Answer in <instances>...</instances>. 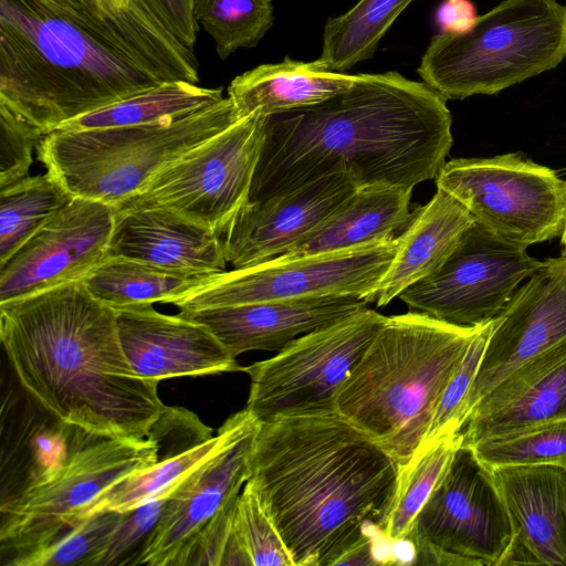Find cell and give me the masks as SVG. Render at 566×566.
I'll return each mask as SVG.
<instances>
[{
	"mask_svg": "<svg viewBox=\"0 0 566 566\" xmlns=\"http://www.w3.org/2000/svg\"><path fill=\"white\" fill-rule=\"evenodd\" d=\"M564 342L566 256L562 254L544 260L493 321L476 377L461 410L460 429L474 406L505 377Z\"/></svg>",
	"mask_w": 566,
	"mask_h": 566,
	"instance_id": "cell-17",
	"label": "cell"
},
{
	"mask_svg": "<svg viewBox=\"0 0 566 566\" xmlns=\"http://www.w3.org/2000/svg\"><path fill=\"white\" fill-rule=\"evenodd\" d=\"M231 426L229 417L213 436L191 411L166 406L150 430L158 448L156 462L105 491L86 517L106 510L124 513L172 492L186 475L220 449Z\"/></svg>",
	"mask_w": 566,
	"mask_h": 566,
	"instance_id": "cell-22",
	"label": "cell"
},
{
	"mask_svg": "<svg viewBox=\"0 0 566 566\" xmlns=\"http://www.w3.org/2000/svg\"><path fill=\"white\" fill-rule=\"evenodd\" d=\"M434 180L475 222L511 244L527 249L563 232L566 180L518 154L451 159Z\"/></svg>",
	"mask_w": 566,
	"mask_h": 566,
	"instance_id": "cell-12",
	"label": "cell"
},
{
	"mask_svg": "<svg viewBox=\"0 0 566 566\" xmlns=\"http://www.w3.org/2000/svg\"><path fill=\"white\" fill-rule=\"evenodd\" d=\"M355 76L332 71L318 59L303 62L286 56L279 63L261 64L234 77L228 97L240 118L268 117L321 103L345 91Z\"/></svg>",
	"mask_w": 566,
	"mask_h": 566,
	"instance_id": "cell-26",
	"label": "cell"
},
{
	"mask_svg": "<svg viewBox=\"0 0 566 566\" xmlns=\"http://www.w3.org/2000/svg\"><path fill=\"white\" fill-rule=\"evenodd\" d=\"M0 338L21 386L91 433L145 440L166 406L120 344L116 312L82 281L0 304Z\"/></svg>",
	"mask_w": 566,
	"mask_h": 566,
	"instance_id": "cell-3",
	"label": "cell"
},
{
	"mask_svg": "<svg viewBox=\"0 0 566 566\" xmlns=\"http://www.w3.org/2000/svg\"><path fill=\"white\" fill-rule=\"evenodd\" d=\"M511 541L492 469L460 442L403 541L412 565L501 566Z\"/></svg>",
	"mask_w": 566,
	"mask_h": 566,
	"instance_id": "cell-11",
	"label": "cell"
},
{
	"mask_svg": "<svg viewBox=\"0 0 566 566\" xmlns=\"http://www.w3.org/2000/svg\"><path fill=\"white\" fill-rule=\"evenodd\" d=\"M74 197L50 174L0 188V264Z\"/></svg>",
	"mask_w": 566,
	"mask_h": 566,
	"instance_id": "cell-31",
	"label": "cell"
},
{
	"mask_svg": "<svg viewBox=\"0 0 566 566\" xmlns=\"http://www.w3.org/2000/svg\"><path fill=\"white\" fill-rule=\"evenodd\" d=\"M117 511L88 515L51 545L12 559L9 566H95L122 518Z\"/></svg>",
	"mask_w": 566,
	"mask_h": 566,
	"instance_id": "cell-36",
	"label": "cell"
},
{
	"mask_svg": "<svg viewBox=\"0 0 566 566\" xmlns=\"http://www.w3.org/2000/svg\"><path fill=\"white\" fill-rule=\"evenodd\" d=\"M480 327L413 311L387 316L342 386L336 412L406 464L423 442L438 400Z\"/></svg>",
	"mask_w": 566,
	"mask_h": 566,
	"instance_id": "cell-5",
	"label": "cell"
},
{
	"mask_svg": "<svg viewBox=\"0 0 566 566\" xmlns=\"http://www.w3.org/2000/svg\"><path fill=\"white\" fill-rule=\"evenodd\" d=\"M415 0H359L347 12L329 18L323 30L318 60L345 72L370 59L396 19Z\"/></svg>",
	"mask_w": 566,
	"mask_h": 566,
	"instance_id": "cell-30",
	"label": "cell"
},
{
	"mask_svg": "<svg viewBox=\"0 0 566 566\" xmlns=\"http://www.w3.org/2000/svg\"><path fill=\"white\" fill-rule=\"evenodd\" d=\"M400 464L337 412L261 423L249 482L294 566H337L354 548L392 547L385 526Z\"/></svg>",
	"mask_w": 566,
	"mask_h": 566,
	"instance_id": "cell-2",
	"label": "cell"
},
{
	"mask_svg": "<svg viewBox=\"0 0 566 566\" xmlns=\"http://www.w3.org/2000/svg\"><path fill=\"white\" fill-rule=\"evenodd\" d=\"M492 471L512 527L501 566H566V468L520 464Z\"/></svg>",
	"mask_w": 566,
	"mask_h": 566,
	"instance_id": "cell-20",
	"label": "cell"
},
{
	"mask_svg": "<svg viewBox=\"0 0 566 566\" xmlns=\"http://www.w3.org/2000/svg\"><path fill=\"white\" fill-rule=\"evenodd\" d=\"M113 206L74 197L3 264L0 304L83 281L108 258Z\"/></svg>",
	"mask_w": 566,
	"mask_h": 566,
	"instance_id": "cell-16",
	"label": "cell"
},
{
	"mask_svg": "<svg viewBox=\"0 0 566 566\" xmlns=\"http://www.w3.org/2000/svg\"><path fill=\"white\" fill-rule=\"evenodd\" d=\"M356 296H324L180 311L208 327L235 358L250 350H280L297 337L365 307Z\"/></svg>",
	"mask_w": 566,
	"mask_h": 566,
	"instance_id": "cell-21",
	"label": "cell"
},
{
	"mask_svg": "<svg viewBox=\"0 0 566 566\" xmlns=\"http://www.w3.org/2000/svg\"><path fill=\"white\" fill-rule=\"evenodd\" d=\"M108 258L193 273H219L228 264L220 235L163 209L116 212Z\"/></svg>",
	"mask_w": 566,
	"mask_h": 566,
	"instance_id": "cell-24",
	"label": "cell"
},
{
	"mask_svg": "<svg viewBox=\"0 0 566 566\" xmlns=\"http://www.w3.org/2000/svg\"><path fill=\"white\" fill-rule=\"evenodd\" d=\"M231 420L226 442L170 493L138 565L187 566L193 549L237 502L250 478V458L261 423L245 408Z\"/></svg>",
	"mask_w": 566,
	"mask_h": 566,
	"instance_id": "cell-15",
	"label": "cell"
},
{
	"mask_svg": "<svg viewBox=\"0 0 566 566\" xmlns=\"http://www.w3.org/2000/svg\"><path fill=\"white\" fill-rule=\"evenodd\" d=\"M398 248L396 238L349 250L277 256L211 274L169 304L180 311L324 296L368 300Z\"/></svg>",
	"mask_w": 566,
	"mask_h": 566,
	"instance_id": "cell-13",
	"label": "cell"
},
{
	"mask_svg": "<svg viewBox=\"0 0 566 566\" xmlns=\"http://www.w3.org/2000/svg\"><path fill=\"white\" fill-rule=\"evenodd\" d=\"M492 325L493 321L481 326L472 338L438 400L421 446L442 436L459 432L461 410L476 377Z\"/></svg>",
	"mask_w": 566,
	"mask_h": 566,
	"instance_id": "cell-37",
	"label": "cell"
},
{
	"mask_svg": "<svg viewBox=\"0 0 566 566\" xmlns=\"http://www.w3.org/2000/svg\"><path fill=\"white\" fill-rule=\"evenodd\" d=\"M447 99L398 72L357 74L345 91L264 117L265 138L251 201L334 174L359 188L413 189L434 180L452 146Z\"/></svg>",
	"mask_w": 566,
	"mask_h": 566,
	"instance_id": "cell-1",
	"label": "cell"
},
{
	"mask_svg": "<svg viewBox=\"0 0 566 566\" xmlns=\"http://www.w3.org/2000/svg\"><path fill=\"white\" fill-rule=\"evenodd\" d=\"M124 353L142 378L161 381L181 376L243 370L205 325L153 305L115 310Z\"/></svg>",
	"mask_w": 566,
	"mask_h": 566,
	"instance_id": "cell-19",
	"label": "cell"
},
{
	"mask_svg": "<svg viewBox=\"0 0 566 566\" xmlns=\"http://www.w3.org/2000/svg\"><path fill=\"white\" fill-rule=\"evenodd\" d=\"M460 442L459 433L442 436L420 446L411 459L400 465L395 500L384 531L394 546L408 536Z\"/></svg>",
	"mask_w": 566,
	"mask_h": 566,
	"instance_id": "cell-32",
	"label": "cell"
},
{
	"mask_svg": "<svg viewBox=\"0 0 566 566\" xmlns=\"http://www.w3.org/2000/svg\"><path fill=\"white\" fill-rule=\"evenodd\" d=\"M476 7L471 0H443L436 12L440 32H464L478 20Z\"/></svg>",
	"mask_w": 566,
	"mask_h": 566,
	"instance_id": "cell-41",
	"label": "cell"
},
{
	"mask_svg": "<svg viewBox=\"0 0 566 566\" xmlns=\"http://www.w3.org/2000/svg\"><path fill=\"white\" fill-rule=\"evenodd\" d=\"M264 138V117L241 118L164 167L114 209H163L224 237L251 201Z\"/></svg>",
	"mask_w": 566,
	"mask_h": 566,
	"instance_id": "cell-9",
	"label": "cell"
},
{
	"mask_svg": "<svg viewBox=\"0 0 566 566\" xmlns=\"http://www.w3.org/2000/svg\"><path fill=\"white\" fill-rule=\"evenodd\" d=\"M490 469L520 464L566 468V418L523 426L470 446Z\"/></svg>",
	"mask_w": 566,
	"mask_h": 566,
	"instance_id": "cell-34",
	"label": "cell"
},
{
	"mask_svg": "<svg viewBox=\"0 0 566 566\" xmlns=\"http://www.w3.org/2000/svg\"><path fill=\"white\" fill-rule=\"evenodd\" d=\"M566 59V4L503 0L464 32H439L418 74L448 99L496 95Z\"/></svg>",
	"mask_w": 566,
	"mask_h": 566,
	"instance_id": "cell-6",
	"label": "cell"
},
{
	"mask_svg": "<svg viewBox=\"0 0 566 566\" xmlns=\"http://www.w3.org/2000/svg\"><path fill=\"white\" fill-rule=\"evenodd\" d=\"M44 0H0V109L44 135L163 83Z\"/></svg>",
	"mask_w": 566,
	"mask_h": 566,
	"instance_id": "cell-4",
	"label": "cell"
},
{
	"mask_svg": "<svg viewBox=\"0 0 566 566\" xmlns=\"http://www.w3.org/2000/svg\"><path fill=\"white\" fill-rule=\"evenodd\" d=\"M213 273H193L125 259L107 258L83 279L87 291L113 310L170 303Z\"/></svg>",
	"mask_w": 566,
	"mask_h": 566,
	"instance_id": "cell-28",
	"label": "cell"
},
{
	"mask_svg": "<svg viewBox=\"0 0 566 566\" xmlns=\"http://www.w3.org/2000/svg\"><path fill=\"white\" fill-rule=\"evenodd\" d=\"M542 264L526 249L474 222L438 272L398 297L410 311L455 326L479 327L494 321Z\"/></svg>",
	"mask_w": 566,
	"mask_h": 566,
	"instance_id": "cell-14",
	"label": "cell"
},
{
	"mask_svg": "<svg viewBox=\"0 0 566 566\" xmlns=\"http://www.w3.org/2000/svg\"><path fill=\"white\" fill-rule=\"evenodd\" d=\"M157 451L151 434L145 440L101 437L45 481L1 500L0 542L10 557L4 564L76 527L105 491L156 462Z\"/></svg>",
	"mask_w": 566,
	"mask_h": 566,
	"instance_id": "cell-8",
	"label": "cell"
},
{
	"mask_svg": "<svg viewBox=\"0 0 566 566\" xmlns=\"http://www.w3.org/2000/svg\"><path fill=\"white\" fill-rule=\"evenodd\" d=\"M475 222L453 196L437 188L430 201L413 210L398 235V248L368 303L386 306L407 287L438 272L465 231Z\"/></svg>",
	"mask_w": 566,
	"mask_h": 566,
	"instance_id": "cell-25",
	"label": "cell"
},
{
	"mask_svg": "<svg viewBox=\"0 0 566 566\" xmlns=\"http://www.w3.org/2000/svg\"><path fill=\"white\" fill-rule=\"evenodd\" d=\"M222 88L165 81L138 94L62 124L54 130L134 126L184 116L222 101Z\"/></svg>",
	"mask_w": 566,
	"mask_h": 566,
	"instance_id": "cell-29",
	"label": "cell"
},
{
	"mask_svg": "<svg viewBox=\"0 0 566 566\" xmlns=\"http://www.w3.org/2000/svg\"><path fill=\"white\" fill-rule=\"evenodd\" d=\"M239 119L227 96L214 105L157 123L53 130L40 140L38 159L73 197L115 207L164 167Z\"/></svg>",
	"mask_w": 566,
	"mask_h": 566,
	"instance_id": "cell-7",
	"label": "cell"
},
{
	"mask_svg": "<svg viewBox=\"0 0 566 566\" xmlns=\"http://www.w3.org/2000/svg\"><path fill=\"white\" fill-rule=\"evenodd\" d=\"M566 418V342L517 367L472 409L458 432L472 443L523 426Z\"/></svg>",
	"mask_w": 566,
	"mask_h": 566,
	"instance_id": "cell-23",
	"label": "cell"
},
{
	"mask_svg": "<svg viewBox=\"0 0 566 566\" xmlns=\"http://www.w3.org/2000/svg\"><path fill=\"white\" fill-rule=\"evenodd\" d=\"M294 566L293 559L249 481L237 501L223 566Z\"/></svg>",
	"mask_w": 566,
	"mask_h": 566,
	"instance_id": "cell-33",
	"label": "cell"
},
{
	"mask_svg": "<svg viewBox=\"0 0 566 566\" xmlns=\"http://www.w3.org/2000/svg\"><path fill=\"white\" fill-rule=\"evenodd\" d=\"M193 15L221 60L258 45L274 22L272 0H193Z\"/></svg>",
	"mask_w": 566,
	"mask_h": 566,
	"instance_id": "cell-35",
	"label": "cell"
},
{
	"mask_svg": "<svg viewBox=\"0 0 566 566\" xmlns=\"http://www.w3.org/2000/svg\"><path fill=\"white\" fill-rule=\"evenodd\" d=\"M139 1L181 45L195 52L199 29L193 15V0Z\"/></svg>",
	"mask_w": 566,
	"mask_h": 566,
	"instance_id": "cell-40",
	"label": "cell"
},
{
	"mask_svg": "<svg viewBox=\"0 0 566 566\" xmlns=\"http://www.w3.org/2000/svg\"><path fill=\"white\" fill-rule=\"evenodd\" d=\"M560 242H562V245H563V255L566 256V218H565V223H564V229H563V232L560 234Z\"/></svg>",
	"mask_w": 566,
	"mask_h": 566,
	"instance_id": "cell-42",
	"label": "cell"
},
{
	"mask_svg": "<svg viewBox=\"0 0 566 566\" xmlns=\"http://www.w3.org/2000/svg\"><path fill=\"white\" fill-rule=\"evenodd\" d=\"M43 136L36 126L0 109V188L29 176L32 153Z\"/></svg>",
	"mask_w": 566,
	"mask_h": 566,
	"instance_id": "cell-39",
	"label": "cell"
},
{
	"mask_svg": "<svg viewBox=\"0 0 566 566\" xmlns=\"http://www.w3.org/2000/svg\"><path fill=\"white\" fill-rule=\"evenodd\" d=\"M386 318L365 307L244 367L251 380L245 409L260 423L336 412L342 386Z\"/></svg>",
	"mask_w": 566,
	"mask_h": 566,
	"instance_id": "cell-10",
	"label": "cell"
},
{
	"mask_svg": "<svg viewBox=\"0 0 566 566\" xmlns=\"http://www.w3.org/2000/svg\"><path fill=\"white\" fill-rule=\"evenodd\" d=\"M358 188L348 175L334 174L250 201L223 238L228 263L243 269L283 255L338 212Z\"/></svg>",
	"mask_w": 566,
	"mask_h": 566,
	"instance_id": "cell-18",
	"label": "cell"
},
{
	"mask_svg": "<svg viewBox=\"0 0 566 566\" xmlns=\"http://www.w3.org/2000/svg\"><path fill=\"white\" fill-rule=\"evenodd\" d=\"M170 493L124 512L95 566L138 565Z\"/></svg>",
	"mask_w": 566,
	"mask_h": 566,
	"instance_id": "cell-38",
	"label": "cell"
},
{
	"mask_svg": "<svg viewBox=\"0 0 566 566\" xmlns=\"http://www.w3.org/2000/svg\"><path fill=\"white\" fill-rule=\"evenodd\" d=\"M411 195V189L395 186L358 188L338 212L281 256L336 252L396 238L413 216Z\"/></svg>",
	"mask_w": 566,
	"mask_h": 566,
	"instance_id": "cell-27",
	"label": "cell"
}]
</instances>
